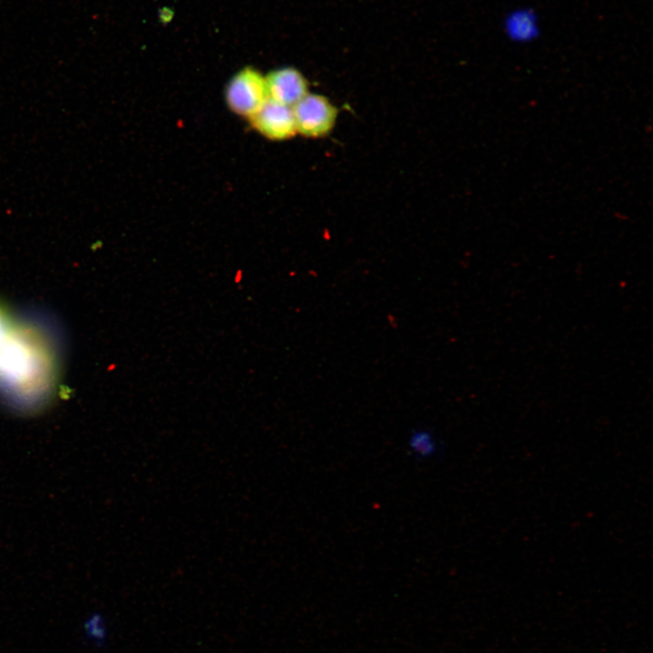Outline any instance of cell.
Returning a JSON list of instances; mask_svg holds the SVG:
<instances>
[{
	"label": "cell",
	"mask_w": 653,
	"mask_h": 653,
	"mask_svg": "<svg viewBox=\"0 0 653 653\" xmlns=\"http://www.w3.org/2000/svg\"><path fill=\"white\" fill-rule=\"evenodd\" d=\"M54 377L53 357L32 328L11 327L0 346V392L14 408L31 412L49 399Z\"/></svg>",
	"instance_id": "cell-1"
},
{
	"label": "cell",
	"mask_w": 653,
	"mask_h": 653,
	"mask_svg": "<svg viewBox=\"0 0 653 653\" xmlns=\"http://www.w3.org/2000/svg\"><path fill=\"white\" fill-rule=\"evenodd\" d=\"M297 132L308 138L327 135L337 118L336 107L325 96L307 93L292 107Z\"/></svg>",
	"instance_id": "cell-3"
},
{
	"label": "cell",
	"mask_w": 653,
	"mask_h": 653,
	"mask_svg": "<svg viewBox=\"0 0 653 653\" xmlns=\"http://www.w3.org/2000/svg\"><path fill=\"white\" fill-rule=\"evenodd\" d=\"M83 632L85 639L95 647L103 646L108 638V626L105 618L100 613H93L83 621Z\"/></svg>",
	"instance_id": "cell-8"
},
{
	"label": "cell",
	"mask_w": 653,
	"mask_h": 653,
	"mask_svg": "<svg viewBox=\"0 0 653 653\" xmlns=\"http://www.w3.org/2000/svg\"><path fill=\"white\" fill-rule=\"evenodd\" d=\"M268 99L265 76L253 67L241 69L226 85V104L241 117L249 119Z\"/></svg>",
	"instance_id": "cell-2"
},
{
	"label": "cell",
	"mask_w": 653,
	"mask_h": 653,
	"mask_svg": "<svg viewBox=\"0 0 653 653\" xmlns=\"http://www.w3.org/2000/svg\"><path fill=\"white\" fill-rule=\"evenodd\" d=\"M506 36L517 44L534 41L540 34L538 16L528 7H519L509 12L503 20Z\"/></svg>",
	"instance_id": "cell-6"
},
{
	"label": "cell",
	"mask_w": 653,
	"mask_h": 653,
	"mask_svg": "<svg viewBox=\"0 0 653 653\" xmlns=\"http://www.w3.org/2000/svg\"><path fill=\"white\" fill-rule=\"evenodd\" d=\"M249 121L257 132L271 141L288 140L297 133L292 107L269 99Z\"/></svg>",
	"instance_id": "cell-4"
},
{
	"label": "cell",
	"mask_w": 653,
	"mask_h": 653,
	"mask_svg": "<svg viewBox=\"0 0 653 653\" xmlns=\"http://www.w3.org/2000/svg\"><path fill=\"white\" fill-rule=\"evenodd\" d=\"M11 327L6 317L0 309V346L6 338Z\"/></svg>",
	"instance_id": "cell-9"
},
{
	"label": "cell",
	"mask_w": 653,
	"mask_h": 653,
	"mask_svg": "<svg viewBox=\"0 0 653 653\" xmlns=\"http://www.w3.org/2000/svg\"><path fill=\"white\" fill-rule=\"evenodd\" d=\"M406 447L410 453L420 461L434 459L442 450L439 439L427 427L413 428L407 436Z\"/></svg>",
	"instance_id": "cell-7"
},
{
	"label": "cell",
	"mask_w": 653,
	"mask_h": 653,
	"mask_svg": "<svg viewBox=\"0 0 653 653\" xmlns=\"http://www.w3.org/2000/svg\"><path fill=\"white\" fill-rule=\"evenodd\" d=\"M268 97L280 104L293 107L308 93V83L293 67H281L265 76Z\"/></svg>",
	"instance_id": "cell-5"
}]
</instances>
